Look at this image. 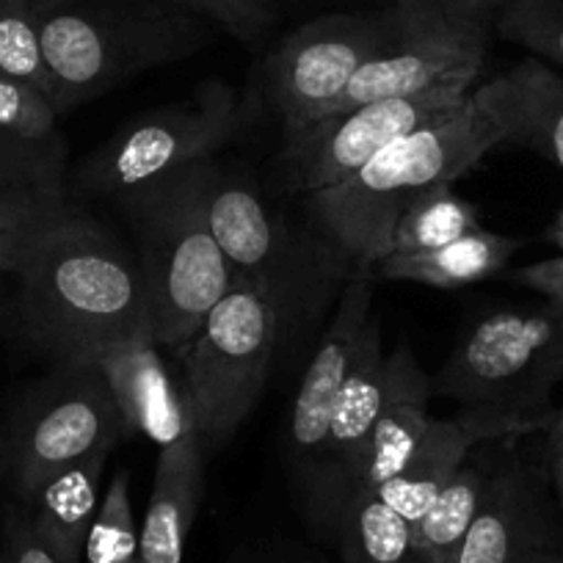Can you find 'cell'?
<instances>
[{"mask_svg": "<svg viewBox=\"0 0 563 563\" xmlns=\"http://www.w3.org/2000/svg\"><path fill=\"white\" fill-rule=\"evenodd\" d=\"M12 279V323L53 367L89 365L119 340L153 338L135 254L78 202Z\"/></svg>", "mask_w": 563, "mask_h": 563, "instance_id": "1", "label": "cell"}, {"mask_svg": "<svg viewBox=\"0 0 563 563\" xmlns=\"http://www.w3.org/2000/svg\"><path fill=\"white\" fill-rule=\"evenodd\" d=\"M506 144V124L481 84L453 111L422 122L340 186L307 197L310 221L351 265L371 276L389 254L400 210L437 183H456Z\"/></svg>", "mask_w": 563, "mask_h": 563, "instance_id": "2", "label": "cell"}, {"mask_svg": "<svg viewBox=\"0 0 563 563\" xmlns=\"http://www.w3.org/2000/svg\"><path fill=\"white\" fill-rule=\"evenodd\" d=\"M216 172L213 161H199L113 199L133 232L153 340L175 354L235 279L208 213Z\"/></svg>", "mask_w": 563, "mask_h": 563, "instance_id": "3", "label": "cell"}, {"mask_svg": "<svg viewBox=\"0 0 563 563\" xmlns=\"http://www.w3.org/2000/svg\"><path fill=\"white\" fill-rule=\"evenodd\" d=\"M36 20L58 117L150 69L186 62L216 29L166 0H58L36 7Z\"/></svg>", "mask_w": 563, "mask_h": 563, "instance_id": "4", "label": "cell"}, {"mask_svg": "<svg viewBox=\"0 0 563 563\" xmlns=\"http://www.w3.org/2000/svg\"><path fill=\"white\" fill-rule=\"evenodd\" d=\"M208 213L232 271L268 296L279 321V351L296 349L334 310L354 276L351 265L316 227L301 230L274 213L243 177L216 172Z\"/></svg>", "mask_w": 563, "mask_h": 563, "instance_id": "5", "label": "cell"}, {"mask_svg": "<svg viewBox=\"0 0 563 563\" xmlns=\"http://www.w3.org/2000/svg\"><path fill=\"white\" fill-rule=\"evenodd\" d=\"M434 395L470 409L552 420L563 382V310H495L459 334Z\"/></svg>", "mask_w": 563, "mask_h": 563, "instance_id": "6", "label": "cell"}, {"mask_svg": "<svg viewBox=\"0 0 563 563\" xmlns=\"http://www.w3.org/2000/svg\"><path fill=\"white\" fill-rule=\"evenodd\" d=\"M276 354L279 321L268 296L235 274L224 299L180 351L186 365L183 395L205 453L224 448L249 420L263 398Z\"/></svg>", "mask_w": 563, "mask_h": 563, "instance_id": "7", "label": "cell"}, {"mask_svg": "<svg viewBox=\"0 0 563 563\" xmlns=\"http://www.w3.org/2000/svg\"><path fill=\"white\" fill-rule=\"evenodd\" d=\"M243 128L246 108L238 91L224 80H210L191 100L172 102L122 124L80 161L73 188L84 197L119 199L155 177L213 161Z\"/></svg>", "mask_w": 563, "mask_h": 563, "instance_id": "8", "label": "cell"}, {"mask_svg": "<svg viewBox=\"0 0 563 563\" xmlns=\"http://www.w3.org/2000/svg\"><path fill=\"white\" fill-rule=\"evenodd\" d=\"M122 440L128 429L100 367L56 365L14 409L3 462L25 506L58 470L113 453Z\"/></svg>", "mask_w": 563, "mask_h": 563, "instance_id": "9", "label": "cell"}, {"mask_svg": "<svg viewBox=\"0 0 563 563\" xmlns=\"http://www.w3.org/2000/svg\"><path fill=\"white\" fill-rule=\"evenodd\" d=\"M389 14H323L290 31L263 64L271 97L285 139L329 117L354 75L387 42Z\"/></svg>", "mask_w": 563, "mask_h": 563, "instance_id": "10", "label": "cell"}, {"mask_svg": "<svg viewBox=\"0 0 563 563\" xmlns=\"http://www.w3.org/2000/svg\"><path fill=\"white\" fill-rule=\"evenodd\" d=\"M387 14V42L354 75L329 117L440 86H478L489 51L486 31L464 29L406 0H393Z\"/></svg>", "mask_w": 563, "mask_h": 563, "instance_id": "11", "label": "cell"}, {"mask_svg": "<svg viewBox=\"0 0 563 563\" xmlns=\"http://www.w3.org/2000/svg\"><path fill=\"white\" fill-rule=\"evenodd\" d=\"M473 89L475 86H440L415 97L367 102L310 124L294 139H285L279 158L285 188L310 197L340 186L395 139L462 106Z\"/></svg>", "mask_w": 563, "mask_h": 563, "instance_id": "12", "label": "cell"}, {"mask_svg": "<svg viewBox=\"0 0 563 563\" xmlns=\"http://www.w3.org/2000/svg\"><path fill=\"white\" fill-rule=\"evenodd\" d=\"M371 318V276H351L340 299L334 301V310L329 312L327 329L318 340L316 354L307 362L294 406H290L285 448H288V464L299 497L312 484V475L321 462L334 406L349 382L351 365H354Z\"/></svg>", "mask_w": 563, "mask_h": 563, "instance_id": "13", "label": "cell"}, {"mask_svg": "<svg viewBox=\"0 0 563 563\" xmlns=\"http://www.w3.org/2000/svg\"><path fill=\"white\" fill-rule=\"evenodd\" d=\"M384 360L387 354H384L382 329H378L376 318H371L354 365H351L349 382L334 406L321 462L312 475V484L299 497L307 522L327 539L334 536L340 511L354 492L362 464H365L373 422H376L378 406H382Z\"/></svg>", "mask_w": 563, "mask_h": 563, "instance_id": "14", "label": "cell"}, {"mask_svg": "<svg viewBox=\"0 0 563 563\" xmlns=\"http://www.w3.org/2000/svg\"><path fill=\"white\" fill-rule=\"evenodd\" d=\"M547 426L550 420H528V417L497 415V411L470 409V406H464L459 415L448 417V420L434 417L431 429L417 445L415 456L393 481L378 486V497L406 522L415 525L440 497L448 481L459 473V467L467 462L475 445L517 440V437L547 431Z\"/></svg>", "mask_w": 563, "mask_h": 563, "instance_id": "15", "label": "cell"}, {"mask_svg": "<svg viewBox=\"0 0 563 563\" xmlns=\"http://www.w3.org/2000/svg\"><path fill=\"white\" fill-rule=\"evenodd\" d=\"M561 550L536 470L511 459L495 467L478 517L470 525L453 563H519L533 552Z\"/></svg>", "mask_w": 563, "mask_h": 563, "instance_id": "16", "label": "cell"}, {"mask_svg": "<svg viewBox=\"0 0 563 563\" xmlns=\"http://www.w3.org/2000/svg\"><path fill=\"white\" fill-rule=\"evenodd\" d=\"M89 365L100 367L106 376L128 437H147L158 448H166L194 431L186 395L161 360L153 338L119 340Z\"/></svg>", "mask_w": 563, "mask_h": 563, "instance_id": "17", "label": "cell"}, {"mask_svg": "<svg viewBox=\"0 0 563 563\" xmlns=\"http://www.w3.org/2000/svg\"><path fill=\"white\" fill-rule=\"evenodd\" d=\"M431 395H434V382L422 371L415 351L409 345L389 351L384 360L382 406L373 422L371 445H367L354 492L378 489L409 464L417 445L434 422L429 411Z\"/></svg>", "mask_w": 563, "mask_h": 563, "instance_id": "18", "label": "cell"}, {"mask_svg": "<svg viewBox=\"0 0 563 563\" xmlns=\"http://www.w3.org/2000/svg\"><path fill=\"white\" fill-rule=\"evenodd\" d=\"M205 489V448L188 434L161 448L153 495L139 528V563H183Z\"/></svg>", "mask_w": 563, "mask_h": 563, "instance_id": "19", "label": "cell"}, {"mask_svg": "<svg viewBox=\"0 0 563 563\" xmlns=\"http://www.w3.org/2000/svg\"><path fill=\"white\" fill-rule=\"evenodd\" d=\"M506 124V144L544 155L563 169V75L530 56L481 84Z\"/></svg>", "mask_w": 563, "mask_h": 563, "instance_id": "20", "label": "cell"}, {"mask_svg": "<svg viewBox=\"0 0 563 563\" xmlns=\"http://www.w3.org/2000/svg\"><path fill=\"white\" fill-rule=\"evenodd\" d=\"M111 453H97L58 470L25 503L31 525L62 563H84L86 536L100 508V489Z\"/></svg>", "mask_w": 563, "mask_h": 563, "instance_id": "21", "label": "cell"}, {"mask_svg": "<svg viewBox=\"0 0 563 563\" xmlns=\"http://www.w3.org/2000/svg\"><path fill=\"white\" fill-rule=\"evenodd\" d=\"M525 246L522 238L475 230L429 252H389L376 263V276L389 282H411L426 288H467L500 274L514 254Z\"/></svg>", "mask_w": 563, "mask_h": 563, "instance_id": "22", "label": "cell"}, {"mask_svg": "<svg viewBox=\"0 0 563 563\" xmlns=\"http://www.w3.org/2000/svg\"><path fill=\"white\" fill-rule=\"evenodd\" d=\"M495 467L464 462L440 492L431 508L411 525L415 533V563L451 561L462 547L470 525L478 517L481 503L489 492Z\"/></svg>", "mask_w": 563, "mask_h": 563, "instance_id": "23", "label": "cell"}, {"mask_svg": "<svg viewBox=\"0 0 563 563\" xmlns=\"http://www.w3.org/2000/svg\"><path fill=\"white\" fill-rule=\"evenodd\" d=\"M343 563H415V533L376 489H360L345 500L334 525Z\"/></svg>", "mask_w": 563, "mask_h": 563, "instance_id": "24", "label": "cell"}, {"mask_svg": "<svg viewBox=\"0 0 563 563\" xmlns=\"http://www.w3.org/2000/svg\"><path fill=\"white\" fill-rule=\"evenodd\" d=\"M475 230H481L478 210L453 191V183H437L400 210L389 252H429Z\"/></svg>", "mask_w": 563, "mask_h": 563, "instance_id": "25", "label": "cell"}, {"mask_svg": "<svg viewBox=\"0 0 563 563\" xmlns=\"http://www.w3.org/2000/svg\"><path fill=\"white\" fill-rule=\"evenodd\" d=\"M73 197L0 191V268L12 276L34 243L69 213Z\"/></svg>", "mask_w": 563, "mask_h": 563, "instance_id": "26", "label": "cell"}, {"mask_svg": "<svg viewBox=\"0 0 563 563\" xmlns=\"http://www.w3.org/2000/svg\"><path fill=\"white\" fill-rule=\"evenodd\" d=\"M0 191L73 197L67 147H40L0 130Z\"/></svg>", "mask_w": 563, "mask_h": 563, "instance_id": "27", "label": "cell"}, {"mask_svg": "<svg viewBox=\"0 0 563 563\" xmlns=\"http://www.w3.org/2000/svg\"><path fill=\"white\" fill-rule=\"evenodd\" d=\"M0 75L34 86L53 102L40 20L31 0H0Z\"/></svg>", "mask_w": 563, "mask_h": 563, "instance_id": "28", "label": "cell"}, {"mask_svg": "<svg viewBox=\"0 0 563 563\" xmlns=\"http://www.w3.org/2000/svg\"><path fill=\"white\" fill-rule=\"evenodd\" d=\"M84 563H139V525L130 500V475L119 470L102 495L84 547Z\"/></svg>", "mask_w": 563, "mask_h": 563, "instance_id": "29", "label": "cell"}, {"mask_svg": "<svg viewBox=\"0 0 563 563\" xmlns=\"http://www.w3.org/2000/svg\"><path fill=\"white\" fill-rule=\"evenodd\" d=\"M495 31L550 67L563 69V0H508Z\"/></svg>", "mask_w": 563, "mask_h": 563, "instance_id": "30", "label": "cell"}, {"mask_svg": "<svg viewBox=\"0 0 563 563\" xmlns=\"http://www.w3.org/2000/svg\"><path fill=\"white\" fill-rule=\"evenodd\" d=\"M58 119L51 97L23 80L0 75V130L40 147H67Z\"/></svg>", "mask_w": 563, "mask_h": 563, "instance_id": "31", "label": "cell"}, {"mask_svg": "<svg viewBox=\"0 0 563 563\" xmlns=\"http://www.w3.org/2000/svg\"><path fill=\"white\" fill-rule=\"evenodd\" d=\"M224 29L241 42H257L276 20L274 0H166Z\"/></svg>", "mask_w": 563, "mask_h": 563, "instance_id": "32", "label": "cell"}, {"mask_svg": "<svg viewBox=\"0 0 563 563\" xmlns=\"http://www.w3.org/2000/svg\"><path fill=\"white\" fill-rule=\"evenodd\" d=\"M0 550L3 563H62L40 539L25 508H12L0 519Z\"/></svg>", "mask_w": 563, "mask_h": 563, "instance_id": "33", "label": "cell"}, {"mask_svg": "<svg viewBox=\"0 0 563 563\" xmlns=\"http://www.w3.org/2000/svg\"><path fill=\"white\" fill-rule=\"evenodd\" d=\"M406 3L429 9V12L440 14V18L451 20L456 25H464V29L492 34L497 14L503 12L508 0H406Z\"/></svg>", "mask_w": 563, "mask_h": 563, "instance_id": "34", "label": "cell"}, {"mask_svg": "<svg viewBox=\"0 0 563 563\" xmlns=\"http://www.w3.org/2000/svg\"><path fill=\"white\" fill-rule=\"evenodd\" d=\"M514 282L525 285V288L536 290L547 299V305L563 310V254L552 260H541V263L525 265V268L514 271Z\"/></svg>", "mask_w": 563, "mask_h": 563, "instance_id": "35", "label": "cell"}, {"mask_svg": "<svg viewBox=\"0 0 563 563\" xmlns=\"http://www.w3.org/2000/svg\"><path fill=\"white\" fill-rule=\"evenodd\" d=\"M227 563H323L321 555L296 544H260L235 552Z\"/></svg>", "mask_w": 563, "mask_h": 563, "instance_id": "36", "label": "cell"}, {"mask_svg": "<svg viewBox=\"0 0 563 563\" xmlns=\"http://www.w3.org/2000/svg\"><path fill=\"white\" fill-rule=\"evenodd\" d=\"M547 467H550L552 489H555L558 506H561L563 514V440L547 437Z\"/></svg>", "mask_w": 563, "mask_h": 563, "instance_id": "37", "label": "cell"}, {"mask_svg": "<svg viewBox=\"0 0 563 563\" xmlns=\"http://www.w3.org/2000/svg\"><path fill=\"white\" fill-rule=\"evenodd\" d=\"M519 563H563V550H544V552H533V555L522 558Z\"/></svg>", "mask_w": 563, "mask_h": 563, "instance_id": "38", "label": "cell"}, {"mask_svg": "<svg viewBox=\"0 0 563 563\" xmlns=\"http://www.w3.org/2000/svg\"><path fill=\"white\" fill-rule=\"evenodd\" d=\"M544 437H555V440H563V409H555L550 426H547Z\"/></svg>", "mask_w": 563, "mask_h": 563, "instance_id": "39", "label": "cell"}, {"mask_svg": "<svg viewBox=\"0 0 563 563\" xmlns=\"http://www.w3.org/2000/svg\"><path fill=\"white\" fill-rule=\"evenodd\" d=\"M9 323H12V301L0 294V329L9 327Z\"/></svg>", "mask_w": 563, "mask_h": 563, "instance_id": "40", "label": "cell"}, {"mask_svg": "<svg viewBox=\"0 0 563 563\" xmlns=\"http://www.w3.org/2000/svg\"><path fill=\"white\" fill-rule=\"evenodd\" d=\"M547 238H550V243H555L558 249H563V230H558V227H550Z\"/></svg>", "mask_w": 563, "mask_h": 563, "instance_id": "41", "label": "cell"}, {"mask_svg": "<svg viewBox=\"0 0 563 563\" xmlns=\"http://www.w3.org/2000/svg\"><path fill=\"white\" fill-rule=\"evenodd\" d=\"M34 7H51V3H58V0H31Z\"/></svg>", "mask_w": 563, "mask_h": 563, "instance_id": "42", "label": "cell"}, {"mask_svg": "<svg viewBox=\"0 0 563 563\" xmlns=\"http://www.w3.org/2000/svg\"><path fill=\"white\" fill-rule=\"evenodd\" d=\"M552 227H558V230H563V208L558 210V219H555V224H552Z\"/></svg>", "mask_w": 563, "mask_h": 563, "instance_id": "43", "label": "cell"}, {"mask_svg": "<svg viewBox=\"0 0 563 563\" xmlns=\"http://www.w3.org/2000/svg\"><path fill=\"white\" fill-rule=\"evenodd\" d=\"M0 563H3V550H0Z\"/></svg>", "mask_w": 563, "mask_h": 563, "instance_id": "44", "label": "cell"}, {"mask_svg": "<svg viewBox=\"0 0 563 563\" xmlns=\"http://www.w3.org/2000/svg\"><path fill=\"white\" fill-rule=\"evenodd\" d=\"M3 276H7V274H3V268H0V279H3Z\"/></svg>", "mask_w": 563, "mask_h": 563, "instance_id": "45", "label": "cell"}, {"mask_svg": "<svg viewBox=\"0 0 563 563\" xmlns=\"http://www.w3.org/2000/svg\"><path fill=\"white\" fill-rule=\"evenodd\" d=\"M442 563H451V561H442Z\"/></svg>", "mask_w": 563, "mask_h": 563, "instance_id": "46", "label": "cell"}]
</instances>
